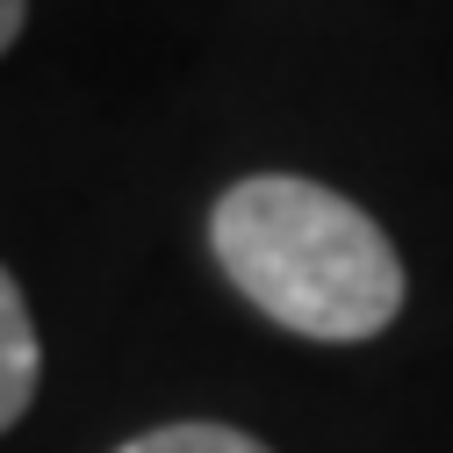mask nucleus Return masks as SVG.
Listing matches in <instances>:
<instances>
[{
    "label": "nucleus",
    "instance_id": "f03ea898",
    "mask_svg": "<svg viewBox=\"0 0 453 453\" xmlns=\"http://www.w3.org/2000/svg\"><path fill=\"white\" fill-rule=\"evenodd\" d=\"M36 381H43V346H36V324H29L15 273L0 266V432L22 425V411L36 403Z\"/></svg>",
    "mask_w": 453,
    "mask_h": 453
},
{
    "label": "nucleus",
    "instance_id": "20e7f679",
    "mask_svg": "<svg viewBox=\"0 0 453 453\" xmlns=\"http://www.w3.org/2000/svg\"><path fill=\"white\" fill-rule=\"evenodd\" d=\"M22 15H29V0H0V58H8V43L22 36Z\"/></svg>",
    "mask_w": 453,
    "mask_h": 453
},
{
    "label": "nucleus",
    "instance_id": "f257e3e1",
    "mask_svg": "<svg viewBox=\"0 0 453 453\" xmlns=\"http://www.w3.org/2000/svg\"><path fill=\"white\" fill-rule=\"evenodd\" d=\"M223 280L280 331L360 346L403 310V259L388 231L346 195L303 173H252L209 209Z\"/></svg>",
    "mask_w": 453,
    "mask_h": 453
},
{
    "label": "nucleus",
    "instance_id": "7ed1b4c3",
    "mask_svg": "<svg viewBox=\"0 0 453 453\" xmlns=\"http://www.w3.org/2000/svg\"><path fill=\"white\" fill-rule=\"evenodd\" d=\"M116 453H273V446H259L238 425H158V432L123 439Z\"/></svg>",
    "mask_w": 453,
    "mask_h": 453
}]
</instances>
